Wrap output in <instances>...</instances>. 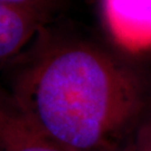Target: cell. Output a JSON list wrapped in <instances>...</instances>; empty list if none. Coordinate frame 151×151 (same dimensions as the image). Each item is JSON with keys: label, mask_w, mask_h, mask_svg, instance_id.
<instances>
[{"label": "cell", "mask_w": 151, "mask_h": 151, "mask_svg": "<svg viewBox=\"0 0 151 151\" xmlns=\"http://www.w3.org/2000/svg\"><path fill=\"white\" fill-rule=\"evenodd\" d=\"M9 93L67 151H130L151 125V76L85 42L39 43Z\"/></svg>", "instance_id": "cell-1"}, {"label": "cell", "mask_w": 151, "mask_h": 151, "mask_svg": "<svg viewBox=\"0 0 151 151\" xmlns=\"http://www.w3.org/2000/svg\"><path fill=\"white\" fill-rule=\"evenodd\" d=\"M110 34L121 47L139 52L151 47V0H102Z\"/></svg>", "instance_id": "cell-2"}, {"label": "cell", "mask_w": 151, "mask_h": 151, "mask_svg": "<svg viewBox=\"0 0 151 151\" xmlns=\"http://www.w3.org/2000/svg\"><path fill=\"white\" fill-rule=\"evenodd\" d=\"M0 151H67L24 115L10 93L0 90Z\"/></svg>", "instance_id": "cell-3"}, {"label": "cell", "mask_w": 151, "mask_h": 151, "mask_svg": "<svg viewBox=\"0 0 151 151\" xmlns=\"http://www.w3.org/2000/svg\"><path fill=\"white\" fill-rule=\"evenodd\" d=\"M46 22L29 9L0 4V64L14 58Z\"/></svg>", "instance_id": "cell-4"}, {"label": "cell", "mask_w": 151, "mask_h": 151, "mask_svg": "<svg viewBox=\"0 0 151 151\" xmlns=\"http://www.w3.org/2000/svg\"><path fill=\"white\" fill-rule=\"evenodd\" d=\"M64 0H0V4L19 6L38 14L46 22L50 19L56 10L60 9Z\"/></svg>", "instance_id": "cell-5"}]
</instances>
